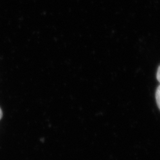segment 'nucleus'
<instances>
[{"mask_svg":"<svg viewBox=\"0 0 160 160\" xmlns=\"http://www.w3.org/2000/svg\"><path fill=\"white\" fill-rule=\"evenodd\" d=\"M2 116H3V112H2V109L0 108V119H2Z\"/></svg>","mask_w":160,"mask_h":160,"instance_id":"nucleus-3","label":"nucleus"},{"mask_svg":"<svg viewBox=\"0 0 160 160\" xmlns=\"http://www.w3.org/2000/svg\"><path fill=\"white\" fill-rule=\"evenodd\" d=\"M156 78H157L158 81L160 83V66H159V68H158V72H157Z\"/></svg>","mask_w":160,"mask_h":160,"instance_id":"nucleus-2","label":"nucleus"},{"mask_svg":"<svg viewBox=\"0 0 160 160\" xmlns=\"http://www.w3.org/2000/svg\"><path fill=\"white\" fill-rule=\"evenodd\" d=\"M156 102L158 104V106L159 109H160V84L156 89Z\"/></svg>","mask_w":160,"mask_h":160,"instance_id":"nucleus-1","label":"nucleus"}]
</instances>
